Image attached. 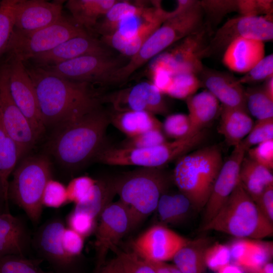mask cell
Segmentation results:
<instances>
[{
    "label": "cell",
    "mask_w": 273,
    "mask_h": 273,
    "mask_svg": "<svg viewBox=\"0 0 273 273\" xmlns=\"http://www.w3.org/2000/svg\"><path fill=\"white\" fill-rule=\"evenodd\" d=\"M25 64L46 128L74 120L102 106V96L93 84L70 80L41 67Z\"/></svg>",
    "instance_id": "obj_1"
},
{
    "label": "cell",
    "mask_w": 273,
    "mask_h": 273,
    "mask_svg": "<svg viewBox=\"0 0 273 273\" xmlns=\"http://www.w3.org/2000/svg\"><path fill=\"white\" fill-rule=\"evenodd\" d=\"M109 112L101 106L56 127L48 150L63 166L75 168L94 159L105 145Z\"/></svg>",
    "instance_id": "obj_2"
},
{
    "label": "cell",
    "mask_w": 273,
    "mask_h": 273,
    "mask_svg": "<svg viewBox=\"0 0 273 273\" xmlns=\"http://www.w3.org/2000/svg\"><path fill=\"white\" fill-rule=\"evenodd\" d=\"M113 180L119 201L128 214L130 231L140 226L156 210L170 181L161 167H141L114 177Z\"/></svg>",
    "instance_id": "obj_3"
},
{
    "label": "cell",
    "mask_w": 273,
    "mask_h": 273,
    "mask_svg": "<svg viewBox=\"0 0 273 273\" xmlns=\"http://www.w3.org/2000/svg\"><path fill=\"white\" fill-rule=\"evenodd\" d=\"M273 222L261 212L240 183L202 231H215L237 238L260 240L273 233Z\"/></svg>",
    "instance_id": "obj_4"
},
{
    "label": "cell",
    "mask_w": 273,
    "mask_h": 273,
    "mask_svg": "<svg viewBox=\"0 0 273 273\" xmlns=\"http://www.w3.org/2000/svg\"><path fill=\"white\" fill-rule=\"evenodd\" d=\"M177 160L172 173L174 184L194 208H204L223 163L220 149L205 147Z\"/></svg>",
    "instance_id": "obj_5"
},
{
    "label": "cell",
    "mask_w": 273,
    "mask_h": 273,
    "mask_svg": "<svg viewBox=\"0 0 273 273\" xmlns=\"http://www.w3.org/2000/svg\"><path fill=\"white\" fill-rule=\"evenodd\" d=\"M204 22L200 1L187 10L168 18L127 63L113 75L110 84L124 81L147 62L199 28Z\"/></svg>",
    "instance_id": "obj_6"
},
{
    "label": "cell",
    "mask_w": 273,
    "mask_h": 273,
    "mask_svg": "<svg viewBox=\"0 0 273 273\" xmlns=\"http://www.w3.org/2000/svg\"><path fill=\"white\" fill-rule=\"evenodd\" d=\"M205 138V132L203 130L185 138L147 148L128 149L105 145L94 160L112 166L160 168L188 154L199 146Z\"/></svg>",
    "instance_id": "obj_7"
},
{
    "label": "cell",
    "mask_w": 273,
    "mask_h": 273,
    "mask_svg": "<svg viewBox=\"0 0 273 273\" xmlns=\"http://www.w3.org/2000/svg\"><path fill=\"white\" fill-rule=\"evenodd\" d=\"M51 178V161L42 155L23 158L13 172L12 179L9 183L8 199L21 207L34 223L40 219L42 196Z\"/></svg>",
    "instance_id": "obj_8"
},
{
    "label": "cell",
    "mask_w": 273,
    "mask_h": 273,
    "mask_svg": "<svg viewBox=\"0 0 273 273\" xmlns=\"http://www.w3.org/2000/svg\"><path fill=\"white\" fill-rule=\"evenodd\" d=\"M89 34L72 18L63 16L56 22L33 32H25L14 29L6 52L26 62L69 39Z\"/></svg>",
    "instance_id": "obj_9"
},
{
    "label": "cell",
    "mask_w": 273,
    "mask_h": 273,
    "mask_svg": "<svg viewBox=\"0 0 273 273\" xmlns=\"http://www.w3.org/2000/svg\"><path fill=\"white\" fill-rule=\"evenodd\" d=\"M214 31L204 21L203 25L190 34L173 44L155 57V60L163 64L173 74L190 73L197 76L204 66L208 47Z\"/></svg>",
    "instance_id": "obj_10"
},
{
    "label": "cell",
    "mask_w": 273,
    "mask_h": 273,
    "mask_svg": "<svg viewBox=\"0 0 273 273\" xmlns=\"http://www.w3.org/2000/svg\"><path fill=\"white\" fill-rule=\"evenodd\" d=\"M129 59V58L121 54L88 55L41 68L70 80L105 84H110L113 75L124 66Z\"/></svg>",
    "instance_id": "obj_11"
},
{
    "label": "cell",
    "mask_w": 273,
    "mask_h": 273,
    "mask_svg": "<svg viewBox=\"0 0 273 273\" xmlns=\"http://www.w3.org/2000/svg\"><path fill=\"white\" fill-rule=\"evenodd\" d=\"M12 97L29 122L37 140L46 130L33 81L22 60L10 56L6 62Z\"/></svg>",
    "instance_id": "obj_12"
},
{
    "label": "cell",
    "mask_w": 273,
    "mask_h": 273,
    "mask_svg": "<svg viewBox=\"0 0 273 273\" xmlns=\"http://www.w3.org/2000/svg\"><path fill=\"white\" fill-rule=\"evenodd\" d=\"M272 17L240 16L229 20L214 32L210 41L207 57L223 53L228 46L240 37L262 41L273 38Z\"/></svg>",
    "instance_id": "obj_13"
},
{
    "label": "cell",
    "mask_w": 273,
    "mask_h": 273,
    "mask_svg": "<svg viewBox=\"0 0 273 273\" xmlns=\"http://www.w3.org/2000/svg\"><path fill=\"white\" fill-rule=\"evenodd\" d=\"M0 115L8 135L17 146L20 160L34 147L37 140L29 122L12 97L6 63L0 67Z\"/></svg>",
    "instance_id": "obj_14"
},
{
    "label": "cell",
    "mask_w": 273,
    "mask_h": 273,
    "mask_svg": "<svg viewBox=\"0 0 273 273\" xmlns=\"http://www.w3.org/2000/svg\"><path fill=\"white\" fill-rule=\"evenodd\" d=\"M164 95L149 81L102 96V102L111 104L115 111H144L156 115H167L169 107Z\"/></svg>",
    "instance_id": "obj_15"
},
{
    "label": "cell",
    "mask_w": 273,
    "mask_h": 273,
    "mask_svg": "<svg viewBox=\"0 0 273 273\" xmlns=\"http://www.w3.org/2000/svg\"><path fill=\"white\" fill-rule=\"evenodd\" d=\"M95 230L96 268L105 262L107 253L115 249L120 240L130 231L129 218L125 206L118 200L103 211Z\"/></svg>",
    "instance_id": "obj_16"
},
{
    "label": "cell",
    "mask_w": 273,
    "mask_h": 273,
    "mask_svg": "<svg viewBox=\"0 0 273 273\" xmlns=\"http://www.w3.org/2000/svg\"><path fill=\"white\" fill-rule=\"evenodd\" d=\"M188 239L162 225L152 226L133 242V252L147 261L172 260Z\"/></svg>",
    "instance_id": "obj_17"
},
{
    "label": "cell",
    "mask_w": 273,
    "mask_h": 273,
    "mask_svg": "<svg viewBox=\"0 0 273 273\" xmlns=\"http://www.w3.org/2000/svg\"><path fill=\"white\" fill-rule=\"evenodd\" d=\"M66 227L60 218H53L44 223L36 232L32 243L43 259L48 262L56 273H73L76 259L65 252L61 241Z\"/></svg>",
    "instance_id": "obj_18"
},
{
    "label": "cell",
    "mask_w": 273,
    "mask_h": 273,
    "mask_svg": "<svg viewBox=\"0 0 273 273\" xmlns=\"http://www.w3.org/2000/svg\"><path fill=\"white\" fill-rule=\"evenodd\" d=\"M64 1L14 0V29L25 32L46 27L60 20Z\"/></svg>",
    "instance_id": "obj_19"
},
{
    "label": "cell",
    "mask_w": 273,
    "mask_h": 273,
    "mask_svg": "<svg viewBox=\"0 0 273 273\" xmlns=\"http://www.w3.org/2000/svg\"><path fill=\"white\" fill-rule=\"evenodd\" d=\"M112 55H115L112 48L100 39L89 34L69 39L49 51L36 55L30 60L34 63V66L44 67L84 56Z\"/></svg>",
    "instance_id": "obj_20"
},
{
    "label": "cell",
    "mask_w": 273,
    "mask_h": 273,
    "mask_svg": "<svg viewBox=\"0 0 273 273\" xmlns=\"http://www.w3.org/2000/svg\"><path fill=\"white\" fill-rule=\"evenodd\" d=\"M246 151L239 144L222 165L204 207L203 225L217 213L240 183V170Z\"/></svg>",
    "instance_id": "obj_21"
},
{
    "label": "cell",
    "mask_w": 273,
    "mask_h": 273,
    "mask_svg": "<svg viewBox=\"0 0 273 273\" xmlns=\"http://www.w3.org/2000/svg\"><path fill=\"white\" fill-rule=\"evenodd\" d=\"M197 76L201 87L210 92L222 106L247 111L245 89L233 74L204 66Z\"/></svg>",
    "instance_id": "obj_22"
},
{
    "label": "cell",
    "mask_w": 273,
    "mask_h": 273,
    "mask_svg": "<svg viewBox=\"0 0 273 273\" xmlns=\"http://www.w3.org/2000/svg\"><path fill=\"white\" fill-rule=\"evenodd\" d=\"M264 57L263 41L240 37L233 40L226 48L222 62L230 70L246 73Z\"/></svg>",
    "instance_id": "obj_23"
},
{
    "label": "cell",
    "mask_w": 273,
    "mask_h": 273,
    "mask_svg": "<svg viewBox=\"0 0 273 273\" xmlns=\"http://www.w3.org/2000/svg\"><path fill=\"white\" fill-rule=\"evenodd\" d=\"M31 243L28 229L21 218L10 212L0 214V257L25 256Z\"/></svg>",
    "instance_id": "obj_24"
},
{
    "label": "cell",
    "mask_w": 273,
    "mask_h": 273,
    "mask_svg": "<svg viewBox=\"0 0 273 273\" xmlns=\"http://www.w3.org/2000/svg\"><path fill=\"white\" fill-rule=\"evenodd\" d=\"M254 122L245 110L222 106L218 132L228 145L237 146L250 131Z\"/></svg>",
    "instance_id": "obj_25"
},
{
    "label": "cell",
    "mask_w": 273,
    "mask_h": 273,
    "mask_svg": "<svg viewBox=\"0 0 273 273\" xmlns=\"http://www.w3.org/2000/svg\"><path fill=\"white\" fill-rule=\"evenodd\" d=\"M186 102L192 134L204 130L215 118L220 109L219 102L206 89L190 96Z\"/></svg>",
    "instance_id": "obj_26"
},
{
    "label": "cell",
    "mask_w": 273,
    "mask_h": 273,
    "mask_svg": "<svg viewBox=\"0 0 273 273\" xmlns=\"http://www.w3.org/2000/svg\"><path fill=\"white\" fill-rule=\"evenodd\" d=\"M118 0H69L66 7L72 19L90 34L99 21Z\"/></svg>",
    "instance_id": "obj_27"
},
{
    "label": "cell",
    "mask_w": 273,
    "mask_h": 273,
    "mask_svg": "<svg viewBox=\"0 0 273 273\" xmlns=\"http://www.w3.org/2000/svg\"><path fill=\"white\" fill-rule=\"evenodd\" d=\"M110 123L127 138L138 135L147 131L162 129L161 122L155 115L144 111H124L109 112Z\"/></svg>",
    "instance_id": "obj_28"
},
{
    "label": "cell",
    "mask_w": 273,
    "mask_h": 273,
    "mask_svg": "<svg viewBox=\"0 0 273 273\" xmlns=\"http://www.w3.org/2000/svg\"><path fill=\"white\" fill-rule=\"evenodd\" d=\"M240 181L255 203L266 188L273 186V175L269 169L244 157L240 167Z\"/></svg>",
    "instance_id": "obj_29"
},
{
    "label": "cell",
    "mask_w": 273,
    "mask_h": 273,
    "mask_svg": "<svg viewBox=\"0 0 273 273\" xmlns=\"http://www.w3.org/2000/svg\"><path fill=\"white\" fill-rule=\"evenodd\" d=\"M209 245L206 238L189 240L173 257L174 264L181 273H204L207 268L205 253Z\"/></svg>",
    "instance_id": "obj_30"
},
{
    "label": "cell",
    "mask_w": 273,
    "mask_h": 273,
    "mask_svg": "<svg viewBox=\"0 0 273 273\" xmlns=\"http://www.w3.org/2000/svg\"><path fill=\"white\" fill-rule=\"evenodd\" d=\"M116 195L113 178L98 179L88 197L75 205L73 209L86 212L97 220Z\"/></svg>",
    "instance_id": "obj_31"
},
{
    "label": "cell",
    "mask_w": 273,
    "mask_h": 273,
    "mask_svg": "<svg viewBox=\"0 0 273 273\" xmlns=\"http://www.w3.org/2000/svg\"><path fill=\"white\" fill-rule=\"evenodd\" d=\"M146 2L131 3L127 1H117L99 21L95 28L94 33L101 37L108 36L118 29L122 21L127 17L138 14L148 6Z\"/></svg>",
    "instance_id": "obj_32"
},
{
    "label": "cell",
    "mask_w": 273,
    "mask_h": 273,
    "mask_svg": "<svg viewBox=\"0 0 273 273\" xmlns=\"http://www.w3.org/2000/svg\"><path fill=\"white\" fill-rule=\"evenodd\" d=\"M193 205L184 194L164 193L160 198L156 210L160 220L164 223L178 224L188 217Z\"/></svg>",
    "instance_id": "obj_33"
},
{
    "label": "cell",
    "mask_w": 273,
    "mask_h": 273,
    "mask_svg": "<svg viewBox=\"0 0 273 273\" xmlns=\"http://www.w3.org/2000/svg\"><path fill=\"white\" fill-rule=\"evenodd\" d=\"M246 109L257 120L273 118V100L264 92L262 86L245 89Z\"/></svg>",
    "instance_id": "obj_34"
},
{
    "label": "cell",
    "mask_w": 273,
    "mask_h": 273,
    "mask_svg": "<svg viewBox=\"0 0 273 273\" xmlns=\"http://www.w3.org/2000/svg\"><path fill=\"white\" fill-rule=\"evenodd\" d=\"M272 254L271 242L253 240L250 249L239 266L245 272L252 273L270 262Z\"/></svg>",
    "instance_id": "obj_35"
},
{
    "label": "cell",
    "mask_w": 273,
    "mask_h": 273,
    "mask_svg": "<svg viewBox=\"0 0 273 273\" xmlns=\"http://www.w3.org/2000/svg\"><path fill=\"white\" fill-rule=\"evenodd\" d=\"M204 21L213 29L228 14L239 12V0H204L200 1Z\"/></svg>",
    "instance_id": "obj_36"
},
{
    "label": "cell",
    "mask_w": 273,
    "mask_h": 273,
    "mask_svg": "<svg viewBox=\"0 0 273 273\" xmlns=\"http://www.w3.org/2000/svg\"><path fill=\"white\" fill-rule=\"evenodd\" d=\"M18 160L19 156L17 146L8 135L0 146V179L8 198L9 177L14 170Z\"/></svg>",
    "instance_id": "obj_37"
},
{
    "label": "cell",
    "mask_w": 273,
    "mask_h": 273,
    "mask_svg": "<svg viewBox=\"0 0 273 273\" xmlns=\"http://www.w3.org/2000/svg\"><path fill=\"white\" fill-rule=\"evenodd\" d=\"M201 87L198 76L190 73L173 75L171 86L167 95L175 99L186 100Z\"/></svg>",
    "instance_id": "obj_38"
},
{
    "label": "cell",
    "mask_w": 273,
    "mask_h": 273,
    "mask_svg": "<svg viewBox=\"0 0 273 273\" xmlns=\"http://www.w3.org/2000/svg\"><path fill=\"white\" fill-rule=\"evenodd\" d=\"M39 263L25 256H5L0 257V273H51L43 270Z\"/></svg>",
    "instance_id": "obj_39"
},
{
    "label": "cell",
    "mask_w": 273,
    "mask_h": 273,
    "mask_svg": "<svg viewBox=\"0 0 273 273\" xmlns=\"http://www.w3.org/2000/svg\"><path fill=\"white\" fill-rule=\"evenodd\" d=\"M162 129L166 136L174 140L193 134L188 115L183 113L167 115L162 123Z\"/></svg>",
    "instance_id": "obj_40"
},
{
    "label": "cell",
    "mask_w": 273,
    "mask_h": 273,
    "mask_svg": "<svg viewBox=\"0 0 273 273\" xmlns=\"http://www.w3.org/2000/svg\"><path fill=\"white\" fill-rule=\"evenodd\" d=\"M14 0L0 2V58L6 52L14 29Z\"/></svg>",
    "instance_id": "obj_41"
},
{
    "label": "cell",
    "mask_w": 273,
    "mask_h": 273,
    "mask_svg": "<svg viewBox=\"0 0 273 273\" xmlns=\"http://www.w3.org/2000/svg\"><path fill=\"white\" fill-rule=\"evenodd\" d=\"M273 139V118L257 120L248 135L239 144L247 152L250 148Z\"/></svg>",
    "instance_id": "obj_42"
},
{
    "label": "cell",
    "mask_w": 273,
    "mask_h": 273,
    "mask_svg": "<svg viewBox=\"0 0 273 273\" xmlns=\"http://www.w3.org/2000/svg\"><path fill=\"white\" fill-rule=\"evenodd\" d=\"M168 141L162 129L147 131L138 135L127 138L119 147L128 149H143L156 146Z\"/></svg>",
    "instance_id": "obj_43"
},
{
    "label": "cell",
    "mask_w": 273,
    "mask_h": 273,
    "mask_svg": "<svg viewBox=\"0 0 273 273\" xmlns=\"http://www.w3.org/2000/svg\"><path fill=\"white\" fill-rule=\"evenodd\" d=\"M68 202L66 187L52 178L50 179L46 185L42 196L43 206L57 208Z\"/></svg>",
    "instance_id": "obj_44"
},
{
    "label": "cell",
    "mask_w": 273,
    "mask_h": 273,
    "mask_svg": "<svg viewBox=\"0 0 273 273\" xmlns=\"http://www.w3.org/2000/svg\"><path fill=\"white\" fill-rule=\"evenodd\" d=\"M97 179L88 176H80L70 181L66 187L68 202L74 205L84 201L90 194Z\"/></svg>",
    "instance_id": "obj_45"
},
{
    "label": "cell",
    "mask_w": 273,
    "mask_h": 273,
    "mask_svg": "<svg viewBox=\"0 0 273 273\" xmlns=\"http://www.w3.org/2000/svg\"><path fill=\"white\" fill-rule=\"evenodd\" d=\"M273 76V55L265 56L245 75L238 78L243 84H255L265 81Z\"/></svg>",
    "instance_id": "obj_46"
},
{
    "label": "cell",
    "mask_w": 273,
    "mask_h": 273,
    "mask_svg": "<svg viewBox=\"0 0 273 273\" xmlns=\"http://www.w3.org/2000/svg\"><path fill=\"white\" fill-rule=\"evenodd\" d=\"M206 267L216 272L231 263V256L229 245L220 243L210 245L205 253Z\"/></svg>",
    "instance_id": "obj_47"
},
{
    "label": "cell",
    "mask_w": 273,
    "mask_h": 273,
    "mask_svg": "<svg viewBox=\"0 0 273 273\" xmlns=\"http://www.w3.org/2000/svg\"><path fill=\"white\" fill-rule=\"evenodd\" d=\"M97 220L89 214L73 209L66 218L67 227L84 238L95 231Z\"/></svg>",
    "instance_id": "obj_48"
},
{
    "label": "cell",
    "mask_w": 273,
    "mask_h": 273,
    "mask_svg": "<svg viewBox=\"0 0 273 273\" xmlns=\"http://www.w3.org/2000/svg\"><path fill=\"white\" fill-rule=\"evenodd\" d=\"M84 238L68 227L65 228L61 241L64 250L69 257L76 259L80 256L84 247Z\"/></svg>",
    "instance_id": "obj_49"
},
{
    "label": "cell",
    "mask_w": 273,
    "mask_h": 273,
    "mask_svg": "<svg viewBox=\"0 0 273 273\" xmlns=\"http://www.w3.org/2000/svg\"><path fill=\"white\" fill-rule=\"evenodd\" d=\"M248 157L271 170L273 168V139L262 142L250 148Z\"/></svg>",
    "instance_id": "obj_50"
},
{
    "label": "cell",
    "mask_w": 273,
    "mask_h": 273,
    "mask_svg": "<svg viewBox=\"0 0 273 273\" xmlns=\"http://www.w3.org/2000/svg\"><path fill=\"white\" fill-rule=\"evenodd\" d=\"M151 81L163 95H167L171 86L172 73L162 63L154 60L151 67Z\"/></svg>",
    "instance_id": "obj_51"
},
{
    "label": "cell",
    "mask_w": 273,
    "mask_h": 273,
    "mask_svg": "<svg viewBox=\"0 0 273 273\" xmlns=\"http://www.w3.org/2000/svg\"><path fill=\"white\" fill-rule=\"evenodd\" d=\"M126 273H156L145 260L133 252H118Z\"/></svg>",
    "instance_id": "obj_52"
},
{
    "label": "cell",
    "mask_w": 273,
    "mask_h": 273,
    "mask_svg": "<svg viewBox=\"0 0 273 273\" xmlns=\"http://www.w3.org/2000/svg\"><path fill=\"white\" fill-rule=\"evenodd\" d=\"M253 240L237 238L229 245L231 256V263L240 265L250 249Z\"/></svg>",
    "instance_id": "obj_53"
},
{
    "label": "cell",
    "mask_w": 273,
    "mask_h": 273,
    "mask_svg": "<svg viewBox=\"0 0 273 273\" xmlns=\"http://www.w3.org/2000/svg\"><path fill=\"white\" fill-rule=\"evenodd\" d=\"M255 203L262 214L273 222V186L266 188Z\"/></svg>",
    "instance_id": "obj_54"
},
{
    "label": "cell",
    "mask_w": 273,
    "mask_h": 273,
    "mask_svg": "<svg viewBox=\"0 0 273 273\" xmlns=\"http://www.w3.org/2000/svg\"><path fill=\"white\" fill-rule=\"evenodd\" d=\"M95 273H126L122 263L117 256L116 257L105 262L100 267L96 268Z\"/></svg>",
    "instance_id": "obj_55"
},
{
    "label": "cell",
    "mask_w": 273,
    "mask_h": 273,
    "mask_svg": "<svg viewBox=\"0 0 273 273\" xmlns=\"http://www.w3.org/2000/svg\"><path fill=\"white\" fill-rule=\"evenodd\" d=\"M145 261L150 265L156 273H181L174 264H170L165 261Z\"/></svg>",
    "instance_id": "obj_56"
},
{
    "label": "cell",
    "mask_w": 273,
    "mask_h": 273,
    "mask_svg": "<svg viewBox=\"0 0 273 273\" xmlns=\"http://www.w3.org/2000/svg\"><path fill=\"white\" fill-rule=\"evenodd\" d=\"M8 201V198L5 192L3 186L0 179V214L9 212Z\"/></svg>",
    "instance_id": "obj_57"
},
{
    "label": "cell",
    "mask_w": 273,
    "mask_h": 273,
    "mask_svg": "<svg viewBox=\"0 0 273 273\" xmlns=\"http://www.w3.org/2000/svg\"><path fill=\"white\" fill-rule=\"evenodd\" d=\"M216 273H245V271L239 266L230 263L217 271Z\"/></svg>",
    "instance_id": "obj_58"
},
{
    "label": "cell",
    "mask_w": 273,
    "mask_h": 273,
    "mask_svg": "<svg viewBox=\"0 0 273 273\" xmlns=\"http://www.w3.org/2000/svg\"><path fill=\"white\" fill-rule=\"evenodd\" d=\"M262 86L266 95L273 100V76L265 80Z\"/></svg>",
    "instance_id": "obj_59"
},
{
    "label": "cell",
    "mask_w": 273,
    "mask_h": 273,
    "mask_svg": "<svg viewBox=\"0 0 273 273\" xmlns=\"http://www.w3.org/2000/svg\"><path fill=\"white\" fill-rule=\"evenodd\" d=\"M252 273H273V264L268 262Z\"/></svg>",
    "instance_id": "obj_60"
},
{
    "label": "cell",
    "mask_w": 273,
    "mask_h": 273,
    "mask_svg": "<svg viewBox=\"0 0 273 273\" xmlns=\"http://www.w3.org/2000/svg\"><path fill=\"white\" fill-rule=\"evenodd\" d=\"M8 134L6 130L4 123L0 115V146L2 145Z\"/></svg>",
    "instance_id": "obj_61"
}]
</instances>
